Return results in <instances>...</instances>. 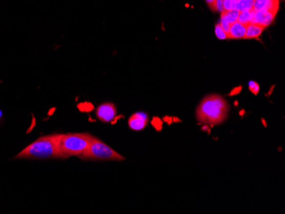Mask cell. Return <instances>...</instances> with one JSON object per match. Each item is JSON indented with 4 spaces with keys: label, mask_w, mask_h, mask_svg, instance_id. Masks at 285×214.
<instances>
[{
    "label": "cell",
    "mask_w": 285,
    "mask_h": 214,
    "mask_svg": "<svg viewBox=\"0 0 285 214\" xmlns=\"http://www.w3.org/2000/svg\"><path fill=\"white\" fill-rule=\"evenodd\" d=\"M60 134L40 137L15 156V159L47 160L66 159L59 146Z\"/></svg>",
    "instance_id": "cell-1"
},
{
    "label": "cell",
    "mask_w": 285,
    "mask_h": 214,
    "mask_svg": "<svg viewBox=\"0 0 285 214\" xmlns=\"http://www.w3.org/2000/svg\"><path fill=\"white\" fill-rule=\"evenodd\" d=\"M229 105L221 96L212 94L202 99L197 107V121L206 126L223 123L228 116Z\"/></svg>",
    "instance_id": "cell-2"
},
{
    "label": "cell",
    "mask_w": 285,
    "mask_h": 214,
    "mask_svg": "<svg viewBox=\"0 0 285 214\" xmlns=\"http://www.w3.org/2000/svg\"><path fill=\"white\" fill-rule=\"evenodd\" d=\"M92 137L87 132L60 134V149L66 158L80 156L88 149Z\"/></svg>",
    "instance_id": "cell-3"
},
{
    "label": "cell",
    "mask_w": 285,
    "mask_h": 214,
    "mask_svg": "<svg viewBox=\"0 0 285 214\" xmlns=\"http://www.w3.org/2000/svg\"><path fill=\"white\" fill-rule=\"evenodd\" d=\"M82 160H116L122 161L125 158L120 155L115 150L109 147L105 142L99 139L98 137H92L88 149L80 155Z\"/></svg>",
    "instance_id": "cell-4"
},
{
    "label": "cell",
    "mask_w": 285,
    "mask_h": 214,
    "mask_svg": "<svg viewBox=\"0 0 285 214\" xmlns=\"http://www.w3.org/2000/svg\"><path fill=\"white\" fill-rule=\"evenodd\" d=\"M96 115L99 121L104 123H112L116 119L117 110L114 103H104L98 107Z\"/></svg>",
    "instance_id": "cell-5"
},
{
    "label": "cell",
    "mask_w": 285,
    "mask_h": 214,
    "mask_svg": "<svg viewBox=\"0 0 285 214\" xmlns=\"http://www.w3.org/2000/svg\"><path fill=\"white\" fill-rule=\"evenodd\" d=\"M149 123V116L144 112H137L132 114L128 120V126L132 131H142Z\"/></svg>",
    "instance_id": "cell-6"
},
{
    "label": "cell",
    "mask_w": 285,
    "mask_h": 214,
    "mask_svg": "<svg viewBox=\"0 0 285 214\" xmlns=\"http://www.w3.org/2000/svg\"><path fill=\"white\" fill-rule=\"evenodd\" d=\"M276 15L277 14L273 13L272 11H267V10L254 11L252 22L263 26L267 29V27L272 24Z\"/></svg>",
    "instance_id": "cell-7"
},
{
    "label": "cell",
    "mask_w": 285,
    "mask_h": 214,
    "mask_svg": "<svg viewBox=\"0 0 285 214\" xmlns=\"http://www.w3.org/2000/svg\"><path fill=\"white\" fill-rule=\"evenodd\" d=\"M279 0H254V11L267 10L277 14L279 10Z\"/></svg>",
    "instance_id": "cell-8"
},
{
    "label": "cell",
    "mask_w": 285,
    "mask_h": 214,
    "mask_svg": "<svg viewBox=\"0 0 285 214\" xmlns=\"http://www.w3.org/2000/svg\"><path fill=\"white\" fill-rule=\"evenodd\" d=\"M246 33V25L235 21L231 24L227 32V39H244Z\"/></svg>",
    "instance_id": "cell-9"
},
{
    "label": "cell",
    "mask_w": 285,
    "mask_h": 214,
    "mask_svg": "<svg viewBox=\"0 0 285 214\" xmlns=\"http://www.w3.org/2000/svg\"><path fill=\"white\" fill-rule=\"evenodd\" d=\"M265 29L266 28L260 26V25H258V24L253 23V22L249 23L248 25H246V33H245L244 39H258L262 35Z\"/></svg>",
    "instance_id": "cell-10"
},
{
    "label": "cell",
    "mask_w": 285,
    "mask_h": 214,
    "mask_svg": "<svg viewBox=\"0 0 285 214\" xmlns=\"http://www.w3.org/2000/svg\"><path fill=\"white\" fill-rule=\"evenodd\" d=\"M239 13H240V11H238L236 9H233V10H231V11H223L221 13V17L225 19L230 25H231L235 21H238Z\"/></svg>",
    "instance_id": "cell-11"
},
{
    "label": "cell",
    "mask_w": 285,
    "mask_h": 214,
    "mask_svg": "<svg viewBox=\"0 0 285 214\" xmlns=\"http://www.w3.org/2000/svg\"><path fill=\"white\" fill-rule=\"evenodd\" d=\"M254 7V0H239L236 1L235 9L239 11H251Z\"/></svg>",
    "instance_id": "cell-12"
},
{
    "label": "cell",
    "mask_w": 285,
    "mask_h": 214,
    "mask_svg": "<svg viewBox=\"0 0 285 214\" xmlns=\"http://www.w3.org/2000/svg\"><path fill=\"white\" fill-rule=\"evenodd\" d=\"M254 11V10H251V11H240L239 17H238V21L244 24V25H248L249 23H251L252 21H253Z\"/></svg>",
    "instance_id": "cell-13"
},
{
    "label": "cell",
    "mask_w": 285,
    "mask_h": 214,
    "mask_svg": "<svg viewBox=\"0 0 285 214\" xmlns=\"http://www.w3.org/2000/svg\"><path fill=\"white\" fill-rule=\"evenodd\" d=\"M216 34L218 39H222V40L227 39V33L221 28L220 23L217 24L216 26Z\"/></svg>",
    "instance_id": "cell-14"
},
{
    "label": "cell",
    "mask_w": 285,
    "mask_h": 214,
    "mask_svg": "<svg viewBox=\"0 0 285 214\" xmlns=\"http://www.w3.org/2000/svg\"><path fill=\"white\" fill-rule=\"evenodd\" d=\"M235 4L236 1L234 0H223L224 11H231L235 9Z\"/></svg>",
    "instance_id": "cell-15"
},
{
    "label": "cell",
    "mask_w": 285,
    "mask_h": 214,
    "mask_svg": "<svg viewBox=\"0 0 285 214\" xmlns=\"http://www.w3.org/2000/svg\"><path fill=\"white\" fill-rule=\"evenodd\" d=\"M249 88L252 93H254V95H257L259 91V85L258 83L255 81H249Z\"/></svg>",
    "instance_id": "cell-16"
},
{
    "label": "cell",
    "mask_w": 285,
    "mask_h": 214,
    "mask_svg": "<svg viewBox=\"0 0 285 214\" xmlns=\"http://www.w3.org/2000/svg\"><path fill=\"white\" fill-rule=\"evenodd\" d=\"M213 11L215 12H221V13L223 12V0H216Z\"/></svg>",
    "instance_id": "cell-17"
},
{
    "label": "cell",
    "mask_w": 285,
    "mask_h": 214,
    "mask_svg": "<svg viewBox=\"0 0 285 214\" xmlns=\"http://www.w3.org/2000/svg\"><path fill=\"white\" fill-rule=\"evenodd\" d=\"M206 3H207V6L209 7L212 11H213V9H215V4H216V0H205Z\"/></svg>",
    "instance_id": "cell-18"
},
{
    "label": "cell",
    "mask_w": 285,
    "mask_h": 214,
    "mask_svg": "<svg viewBox=\"0 0 285 214\" xmlns=\"http://www.w3.org/2000/svg\"><path fill=\"white\" fill-rule=\"evenodd\" d=\"M234 1H239V0H234Z\"/></svg>",
    "instance_id": "cell-19"
}]
</instances>
